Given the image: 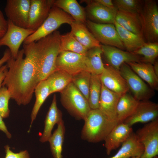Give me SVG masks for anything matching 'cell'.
<instances>
[{
	"label": "cell",
	"instance_id": "46",
	"mask_svg": "<svg viewBox=\"0 0 158 158\" xmlns=\"http://www.w3.org/2000/svg\"><path fill=\"white\" fill-rule=\"evenodd\" d=\"M153 158H158V157L157 156H156L154 157Z\"/></svg>",
	"mask_w": 158,
	"mask_h": 158
},
{
	"label": "cell",
	"instance_id": "24",
	"mask_svg": "<svg viewBox=\"0 0 158 158\" xmlns=\"http://www.w3.org/2000/svg\"><path fill=\"white\" fill-rule=\"evenodd\" d=\"M62 121V113L57 107L56 97L54 95L46 117L44 128L40 141L42 143L48 141L54 125Z\"/></svg>",
	"mask_w": 158,
	"mask_h": 158
},
{
	"label": "cell",
	"instance_id": "26",
	"mask_svg": "<svg viewBox=\"0 0 158 158\" xmlns=\"http://www.w3.org/2000/svg\"><path fill=\"white\" fill-rule=\"evenodd\" d=\"M114 24L125 49L127 51L133 52L146 43L142 36L127 30L115 21Z\"/></svg>",
	"mask_w": 158,
	"mask_h": 158
},
{
	"label": "cell",
	"instance_id": "20",
	"mask_svg": "<svg viewBox=\"0 0 158 158\" xmlns=\"http://www.w3.org/2000/svg\"><path fill=\"white\" fill-rule=\"evenodd\" d=\"M144 148L139 141L136 134L132 132L128 139L122 144L117 152L109 158H130L141 157Z\"/></svg>",
	"mask_w": 158,
	"mask_h": 158
},
{
	"label": "cell",
	"instance_id": "38",
	"mask_svg": "<svg viewBox=\"0 0 158 158\" xmlns=\"http://www.w3.org/2000/svg\"><path fill=\"white\" fill-rule=\"evenodd\" d=\"M4 148L6 153L5 158H30L29 154L27 150L16 153L11 150L8 145L5 146Z\"/></svg>",
	"mask_w": 158,
	"mask_h": 158
},
{
	"label": "cell",
	"instance_id": "13",
	"mask_svg": "<svg viewBox=\"0 0 158 158\" xmlns=\"http://www.w3.org/2000/svg\"><path fill=\"white\" fill-rule=\"evenodd\" d=\"M158 105L149 100L139 101L132 114L123 122L131 127L138 123H147L158 119Z\"/></svg>",
	"mask_w": 158,
	"mask_h": 158
},
{
	"label": "cell",
	"instance_id": "23",
	"mask_svg": "<svg viewBox=\"0 0 158 158\" xmlns=\"http://www.w3.org/2000/svg\"><path fill=\"white\" fill-rule=\"evenodd\" d=\"M142 80L146 82L153 90H158V77L152 64L143 62L126 63Z\"/></svg>",
	"mask_w": 158,
	"mask_h": 158
},
{
	"label": "cell",
	"instance_id": "12",
	"mask_svg": "<svg viewBox=\"0 0 158 158\" xmlns=\"http://www.w3.org/2000/svg\"><path fill=\"white\" fill-rule=\"evenodd\" d=\"M56 70L64 71L72 75L87 70L85 55L68 51H62L56 61Z\"/></svg>",
	"mask_w": 158,
	"mask_h": 158
},
{
	"label": "cell",
	"instance_id": "43",
	"mask_svg": "<svg viewBox=\"0 0 158 158\" xmlns=\"http://www.w3.org/2000/svg\"><path fill=\"white\" fill-rule=\"evenodd\" d=\"M96 2L109 8L115 7L111 0H95Z\"/></svg>",
	"mask_w": 158,
	"mask_h": 158
},
{
	"label": "cell",
	"instance_id": "17",
	"mask_svg": "<svg viewBox=\"0 0 158 158\" xmlns=\"http://www.w3.org/2000/svg\"><path fill=\"white\" fill-rule=\"evenodd\" d=\"M99 76L102 83L110 90L121 95L129 92L127 83L119 70L109 66H105Z\"/></svg>",
	"mask_w": 158,
	"mask_h": 158
},
{
	"label": "cell",
	"instance_id": "30",
	"mask_svg": "<svg viewBox=\"0 0 158 158\" xmlns=\"http://www.w3.org/2000/svg\"><path fill=\"white\" fill-rule=\"evenodd\" d=\"M34 92L36 99L31 114V121L29 130L42 105L47 97L51 94L49 85L46 79L39 82L35 89Z\"/></svg>",
	"mask_w": 158,
	"mask_h": 158
},
{
	"label": "cell",
	"instance_id": "19",
	"mask_svg": "<svg viewBox=\"0 0 158 158\" xmlns=\"http://www.w3.org/2000/svg\"><path fill=\"white\" fill-rule=\"evenodd\" d=\"M102 84L98 109L110 119L117 121L116 109L121 95L110 90Z\"/></svg>",
	"mask_w": 158,
	"mask_h": 158
},
{
	"label": "cell",
	"instance_id": "37",
	"mask_svg": "<svg viewBox=\"0 0 158 158\" xmlns=\"http://www.w3.org/2000/svg\"><path fill=\"white\" fill-rule=\"evenodd\" d=\"M10 98L11 95L7 88L2 86L0 89V115L3 118H7L9 116L8 102Z\"/></svg>",
	"mask_w": 158,
	"mask_h": 158
},
{
	"label": "cell",
	"instance_id": "32",
	"mask_svg": "<svg viewBox=\"0 0 158 158\" xmlns=\"http://www.w3.org/2000/svg\"><path fill=\"white\" fill-rule=\"evenodd\" d=\"M61 51H68L85 55L88 49L77 40L70 32L60 36Z\"/></svg>",
	"mask_w": 158,
	"mask_h": 158
},
{
	"label": "cell",
	"instance_id": "14",
	"mask_svg": "<svg viewBox=\"0 0 158 158\" xmlns=\"http://www.w3.org/2000/svg\"><path fill=\"white\" fill-rule=\"evenodd\" d=\"M87 6L85 9L86 16L90 21L98 23L114 24L118 11L115 7L109 8L93 0H82Z\"/></svg>",
	"mask_w": 158,
	"mask_h": 158
},
{
	"label": "cell",
	"instance_id": "4",
	"mask_svg": "<svg viewBox=\"0 0 158 158\" xmlns=\"http://www.w3.org/2000/svg\"><path fill=\"white\" fill-rule=\"evenodd\" d=\"M60 93L63 107L76 118L84 120L91 109L83 95L72 82Z\"/></svg>",
	"mask_w": 158,
	"mask_h": 158
},
{
	"label": "cell",
	"instance_id": "5",
	"mask_svg": "<svg viewBox=\"0 0 158 158\" xmlns=\"http://www.w3.org/2000/svg\"><path fill=\"white\" fill-rule=\"evenodd\" d=\"M74 20L68 14L59 8L53 6L42 25L25 40L23 44L36 42L56 30L62 24L67 23L70 25Z\"/></svg>",
	"mask_w": 158,
	"mask_h": 158
},
{
	"label": "cell",
	"instance_id": "36",
	"mask_svg": "<svg viewBox=\"0 0 158 158\" xmlns=\"http://www.w3.org/2000/svg\"><path fill=\"white\" fill-rule=\"evenodd\" d=\"M118 10L140 14L144 1L139 0H115L112 1Z\"/></svg>",
	"mask_w": 158,
	"mask_h": 158
},
{
	"label": "cell",
	"instance_id": "28",
	"mask_svg": "<svg viewBox=\"0 0 158 158\" xmlns=\"http://www.w3.org/2000/svg\"><path fill=\"white\" fill-rule=\"evenodd\" d=\"M102 54L101 47H96L88 49L85 55L87 70L91 73L100 75L104 71L105 66L102 59Z\"/></svg>",
	"mask_w": 158,
	"mask_h": 158
},
{
	"label": "cell",
	"instance_id": "45",
	"mask_svg": "<svg viewBox=\"0 0 158 158\" xmlns=\"http://www.w3.org/2000/svg\"><path fill=\"white\" fill-rule=\"evenodd\" d=\"M131 158H141L140 157H131Z\"/></svg>",
	"mask_w": 158,
	"mask_h": 158
},
{
	"label": "cell",
	"instance_id": "9",
	"mask_svg": "<svg viewBox=\"0 0 158 158\" xmlns=\"http://www.w3.org/2000/svg\"><path fill=\"white\" fill-rule=\"evenodd\" d=\"M87 28L97 40L103 45L125 49L114 24H100L89 20L85 23Z\"/></svg>",
	"mask_w": 158,
	"mask_h": 158
},
{
	"label": "cell",
	"instance_id": "21",
	"mask_svg": "<svg viewBox=\"0 0 158 158\" xmlns=\"http://www.w3.org/2000/svg\"><path fill=\"white\" fill-rule=\"evenodd\" d=\"M115 21L127 30L143 37L140 14L118 10Z\"/></svg>",
	"mask_w": 158,
	"mask_h": 158
},
{
	"label": "cell",
	"instance_id": "35",
	"mask_svg": "<svg viewBox=\"0 0 158 158\" xmlns=\"http://www.w3.org/2000/svg\"><path fill=\"white\" fill-rule=\"evenodd\" d=\"M91 74L87 71H82L73 75L71 81L87 100Z\"/></svg>",
	"mask_w": 158,
	"mask_h": 158
},
{
	"label": "cell",
	"instance_id": "22",
	"mask_svg": "<svg viewBox=\"0 0 158 158\" xmlns=\"http://www.w3.org/2000/svg\"><path fill=\"white\" fill-rule=\"evenodd\" d=\"M70 25L71 33L79 42L88 50L100 47V43L88 30L85 24L74 20Z\"/></svg>",
	"mask_w": 158,
	"mask_h": 158
},
{
	"label": "cell",
	"instance_id": "6",
	"mask_svg": "<svg viewBox=\"0 0 158 158\" xmlns=\"http://www.w3.org/2000/svg\"><path fill=\"white\" fill-rule=\"evenodd\" d=\"M140 15L145 41L158 42V7L156 2L153 0L144 1Z\"/></svg>",
	"mask_w": 158,
	"mask_h": 158
},
{
	"label": "cell",
	"instance_id": "25",
	"mask_svg": "<svg viewBox=\"0 0 158 158\" xmlns=\"http://www.w3.org/2000/svg\"><path fill=\"white\" fill-rule=\"evenodd\" d=\"M139 101L129 92L121 95L116 109V119L119 123L123 122L132 114Z\"/></svg>",
	"mask_w": 158,
	"mask_h": 158
},
{
	"label": "cell",
	"instance_id": "27",
	"mask_svg": "<svg viewBox=\"0 0 158 158\" xmlns=\"http://www.w3.org/2000/svg\"><path fill=\"white\" fill-rule=\"evenodd\" d=\"M53 6L70 15L75 21L85 24L86 16L85 9L76 0H54Z\"/></svg>",
	"mask_w": 158,
	"mask_h": 158
},
{
	"label": "cell",
	"instance_id": "33",
	"mask_svg": "<svg viewBox=\"0 0 158 158\" xmlns=\"http://www.w3.org/2000/svg\"><path fill=\"white\" fill-rule=\"evenodd\" d=\"M102 85L99 75L91 73L88 99L91 109H99Z\"/></svg>",
	"mask_w": 158,
	"mask_h": 158
},
{
	"label": "cell",
	"instance_id": "39",
	"mask_svg": "<svg viewBox=\"0 0 158 158\" xmlns=\"http://www.w3.org/2000/svg\"><path fill=\"white\" fill-rule=\"evenodd\" d=\"M8 26L7 20L5 19L2 12L0 10V39L6 33Z\"/></svg>",
	"mask_w": 158,
	"mask_h": 158
},
{
	"label": "cell",
	"instance_id": "2",
	"mask_svg": "<svg viewBox=\"0 0 158 158\" xmlns=\"http://www.w3.org/2000/svg\"><path fill=\"white\" fill-rule=\"evenodd\" d=\"M61 35L59 31L56 30L36 42L39 82L46 80L56 70V61L61 51Z\"/></svg>",
	"mask_w": 158,
	"mask_h": 158
},
{
	"label": "cell",
	"instance_id": "15",
	"mask_svg": "<svg viewBox=\"0 0 158 158\" xmlns=\"http://www.w3.org/2000/svg\"><path fill=\"white\" fill-rule=\"evenodd\" d=\"M103 54L109 66L119 70L123 63L142 62L141 57L134 53L125 51L116 47L101 45Z\"/></svg>",
	"mask_w": 158,
	"mask_h": 158
},
{
	"label": "cell",
	"instance_id": "41",
	"mask_svg": "<svg viewBox=\"0 0 158 158\" xmlns=\"http://www.w3.org/2000/svg\"><path fill=\"white\" fill-rule=\"evenodd\" d=\"M11 56V54L9 49H6L4 52L3 56L0 59V68L4 63L7 62Z\"/></svg>",
	"mask_w": 158,
	"mask_h": 158
},
{
	"label": "cell",
	"instance_id": "3",
	"mask_svg": "<svg viewBox=\"0 0 158 158\" xmlns=\"http://www.w3.org/2000/svg\"><path fill=\"white\" fill-rule=\"evenodd\" d=\"M84 120L81 138L92 143L104 140L113 128L119 123L117 121L109 118L99 109H91Z\"/></svg>",
	"mask_w": 158,
	"mask_h": 158
},
{
	"label": "cell",
	"instance_id": "34",
	"mask_svg": "<svg viewBox=\"0 0 158 158\" xmlns=\"http://www.w3.org/2000/svg\"><path fill=\"white\" fill-rule=\"evenodd\" d=\"M139 56L142 55V62L154 64L158 56V42L146 43L143 46L133 52Z\"/></svg>",
	"mask_w": 158,
	"mask_h": 158
},
{
	"label": "cell",
	"instance_id": "16",
	"mask_svg": "<svg viewBox=\"0 0 158 158\" xmlns=\"http://www.w3.org/2000/svg\"><path fill=\"white\" fill-rule=\"evenodd\" d=\"M54 0H31L27 29L36 31L47 17Z\"/></svg>",
	"mask_w": 158,
	"mask_h": 158
},
{
	"label": "cell",
	"instance_id": "44",
	"mask_svg": "<svg viewBox=\"0 0 158 158\" xmlns=\"http://www.w3.org/2000/svg\"><path fill=\"white\" fill-rule=\"evenodd\" d=\"M153 67L154 71L156 75L158 77V62L157 61H155Z\"/></svg>",
	"mask_w": 158,
	"mask_h": 158
},
{
	"label": "cell",
	"instance_id": "40",
	"mask_svg": "<svg viewBox=\"0 0 158 158\" xmlns=\"http://www.w3.org/2000/svg\"><path fill=\"white\" fill-rule=\"evenodd\" d=\"M8 70L7 64L3 65L0 68V89L2 86V83Z\"/></svg>",
	"mask_w": 158,
	"mask_h": 158
},
{
	"label": "cell",
	"instance_id": "31",
	"mask_svg": "<svg viewBox=\"0 0 158 158\" xmlns=\"http://www.w3.org/2000/svg\"><path fill=\"white\" fill-rule=\"evenodd\" d=\"M65 132V128L63 120L57 124V128L49 139L51 150L54 158H62Z\"/></svg>",
	"mask_w": 158,
	"mask_h": 158
},
{
	"label": "cell",
	"instance_id": "10",
	"mask_svg": "<svg viewBox=\"0 0 158 158\" xmlns=\"http://www.w3.org/2000/svg\"><path fill=\"white\" fill-rule=\"evenodd\" d=\"M7 20V30L4 35L0 39V47L7 46L12 57L16 59L22 42L35 31L20 27L14 24L11 21Z\"/></svg>",
	"mask_w": 158,
	"mask_h": 158
},
{
	"label": "cell",
	"instance_id": "11",
	"mask_svg": "<svg viewBox=\"0 0 158 158\" xmlns=\"http://www.w3.org/2000/svg\"><path fill=\"white\" fill-rule=\"evenodd\" d=\"M31 0H7L4 8L8 20L15 25L27 29Z\"/></svg>",
	"mask_w": 158,
	"mask_h": 158
},
{
	"label": "cell",
	"instance_id": "18",
	"mask_svg": "<svg viewBox=\"0 0 158 158\" xmlns=\"http://www.w3.org/2000/svg\"><path fill=\"white\" fill-rule=\"evenodd\" d=\"M132 132L131 127L123 122L116 125L104 140L107 154L109 155L112 151L118 148Z\"/></svg>",
	"mask_w": 158,
	"mask_h": 158
},
{
	"label": "cell",
	"instance_id": "1",
	"mask_svg": "<svg viewBox=\"0 0 158 158\" xmlns=\"http://www.w3.org/2000/svg\"><path fill=\"white\" fill-rule=\"evenodd\" d=\"M38 51L36 42L23 44L16 59L7 62L8 70L2 83L9 91L11 98L18 105H25L31 101L39 82Z\"/></svg>",
	"mask_w": 158,
	"mask_h": 158
},
{
	"label": "cell",
	"instance_id": "42",
	"mask_svg": "<svg viewBox=\"0 0 158 158\" xmlns=\"http://www.w3.org/2000/svg\"><path fill=\"white\" fill-rule=\"evenodd\" d=\"M3 118L0 115V130L5 133L8 138H11V135L8 131L5 124L3 120Z\"/></svg>",
	"mask_w": 158,
	"mask_h": 158
},
{
	"label": "cell",
	"instance_id": "29",
	"mask_svg": "<svg viewBox=\"0 0 158 158\" xmlns=\"http://www.w3.org/2000/svg\"><path fill=\"white\" fill-rule=\"evenodd\" d=\"M73 75L66 72L56 70L46 80L49 84L50 94L61 92L72 81Z\"/></svg>",
	"mask_w": 158,
	"mask_h": 158
},
{
	"label": "cell",
	"instance_id": "7",
	"mask_svg": "<svg viewBox=\"0 0 158 158\" xmlns=\"http://www.w3.org/2000/svg\"><path fill=\"white\" fill-rule=\"evenodd\" d=\"M119 71L129 90L137 100L138 101L149 100L154 95V90L150 88L128 64H123Z\"/></svg>",
	"mask_w": 158,
	"mask_h": 158
},
{
	"label": "cell",
	"instance_id": "8",
	"mask_svg": "<svg viewBox=\"0 0 158 158\" xmlns=\"http://www.w3.org/2000/svg\"><path fill=\"white\" fill-rule=\"evenodd\" d=\"M144 148L141 158H153L158 154V119L139 129L136 134Z\"/></svg>",
	"mask_w": 158,
	"mask_h": 158
}]
</instances>
